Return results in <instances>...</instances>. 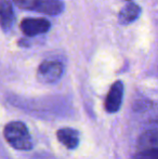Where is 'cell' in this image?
I'll use <instances>...</instances> for the list:
<instances>
[{"mask_svg":"<svg viewBox=\"0 0 158 159\" xmlns=\"http://www.w3.org/2000/svg\"><path fill=\"white\" fill-rule=\"evenodd\" d=\"M4 139L15 149L29 151L33 148V140L27 127L22 121H11L4 127Z\"/></svg>","mask_w":158,"mask_h":159,"instance_id":"obj_1","label":"cell"},{"mask_svg":"<svg viewBox=\"0 0 158 159\" xmlns=\"http://www.w3.org/2000/svg\"><path fill=\"white\" fill-rule=\"evenodd\" d=\"M22 10L36 11L43 14L55 16L63 13L65 4L62 0H12Z\"/></svg>","mask_w":158,"mask_h":159,"instance_id":"obj_2","label":"cell"},{"mask_svg":"<svg viewBox=\"0 0 158 159\" xmlns=\"http://www.w3.org/2000/svg\"><path fill=\"white\" fill-rule=\"evenodd\" d=\"M64 66L57 60H46L39 65L37 79L41 84H55L63 76Z\"/></svg>","mask_w":158,"mask_h":159,"instance_id":"obj_3","label":"cell"},{"mask_svg":"<svg viewBox=\"0 0 158 159\" xmlns=\"http://www.w3.org/2000/svg\"><path fill=\"white\" fill-rule=\"evenodd\" d=\"M22 33L27 37H35V36L42 35L50 30L51 23L46 19H34L27 17L24 19L20 24Z\"/></svg>","mask_w":158,"mask_h":159,"instance_id":"obj_4","label":"cell"},{"mask_svg":"<svg viewBox=\"0 0 158 159\" xmlns=\"http://www.w3.org/2000/svg\"><path fill=\"white\" fill-rule=\"evenodd\" d=\"M122 98H124V84L118 80L112 84L108 91L105 104H104L105 111L110 114L117 113L121 107Z\"/></svg>","mask_w":158,"mask_h":159,"instance_id":"obj_5","label":"cell"},{"mask_svg":"<svg viewBox=\"0 0 158 159\" xmlns=\"http://www.w3.org/2000/svg\"><path fill=\"white\" fill-rule=\"evenodd\" d=\"M12 0H0V28L4 33H10L14 25L15 14Z\"/></svg>","mask_w":158,"mask_h":159,"instance_id":"obj_6","label":"cell"},{"mask_svg":"<svg viewBox=\"0 0 158 159\" xmlns=\"http://www.w3.org/2000/svg\"><path fill=\"white\" fill-rule=\"evenodd\" d=\"M141 14V8L134 2H128L120 10L118 14V23L120 25H129L138 20Z\"/></svg>","mask_w":158,"mask_h":159,"instance_id":"obj_7","label":"cell"},{"mask_svg":"<svg viewBox=\"0 0 158 159\" xmlns=\"http://www.w3.org/2000/svg\"><path fill=\"white\" fill-rule=\"evenodd\" d=\"M57 140L68 149H75L79 145V133L73 128H62L56 132Z\"/></svg>","mask_w":158,"mask_h":159,"instance_id":"obj_8","label":"cell"},{"mask_svg":"<svg viewBox=\"0 0 158 159\" xmlns=\"http://www.w3.org/2000/svg\"><path fill=\"white\" fill-rule=\"evenodd\" d=\"M139 147L141 151L158 147V128L145 131L139 138Z\"/></svg>","mask_w":158,"mask_h":159,"instance_id":"obj_9","label":"cell"},{"mask_svg":"<svg viewBox=\"0 0 158 159\" xmlns=\"http://www.w3.org/2000/svg\"><path fill=\"white\" fill-rule=\"evenodd\" d=\"M134 159H158V147L140 151L134 156Z\"/></svg>","mask_w":158,"mask_h":159,"instance_id":"obj_10","label":"cell"},{"mask_svg":"<svg viewBox=\"0 0 158 159\" xmlns=\"http://www.w3.org/2000/svg\"><path fill=\"white\" fill-rule=\"evenodd\" d=\"M128 1H130V0H128Z\"/></svg>","mask_w":158,"mask_h":159,"instance_id":"obj_11","label":"cell"}]
</instances>
